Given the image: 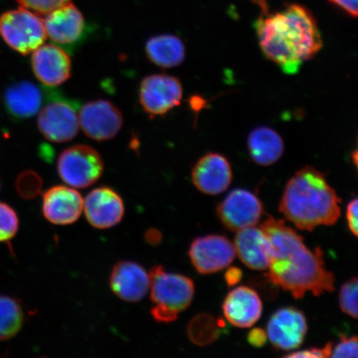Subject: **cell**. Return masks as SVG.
Segmentation results:
<instances>
[{"instance_id":"obj_3","label":"cell","mask_w":358,"mask_h":358,"mask_svg":"<svg viewBox=\"0 0 358 358\" xmlns=\"http://www.w3.org/2000/svg\"><path fill=\"white\" fill-rule=\"evenodd\" d=\"M341 199L323 173L303 167L289 179L279 210L299 229L312 231L320 226H333L341 217Z\"/></svg>"},{"instance_id":"obj_9","label":"cell","mask_w":358,"mask_h":358,"mask_svg":"<svg viewBox=\"0 0 358 358\" xmlns=\"http://www.w3.org/2000/svg\"><path fill=\"white\" fill-rule=\"evenodd\" d=\"M217 216L224 227L232 231L257 226L264 213L262 201L253 192L235 189L217 206Z\"/></svg>"},{"instance_id":"obj_21","label":"cell","mask_w":358,"mask_h":358,"mask_svg":"<svg viewBox=\"0 0 358 358\" xmlns=\"http://www.w3.org/2000/svg\"><path fill=\"white\" fill-rule=\"evenodd\" d=\"M43 101L42 90L28 80L12 84L3 93L4 107L13 120L33 117L41 110Z\"/></svg>"},{"instance_id":"obj_5","label":"cell","mask_w":358,"mask_h":358,"mask_svg":"<svg viewBox=\"0 0 358 358\" xmlns=\"http://www.w3.org/2000/svg\"><path fill=\"white\" fill-rule=\"evenodd\" d=\"M57 171L67 185L87 189L99 180L104 171V163L99 153L88 145H75L61 154Z\"/></svg>"},{"instance_id":"obj_11","label":"cell","mask_w":358,"mask_h":358,"mask_svg":"<svg viewBox=\"0 0 358 358\" xmlns=\"http://www.w3.org/2000/svg\"><path fill=\"white\" fill-rule=\"evenodd\" d=\"M79 125L89 138L110 141L123 127V115L113 103L106 100L89 101L79 114Z\"/></svg>"},{"instance_id":"obj_7","label":"cell","mask_w":358,"mask_h":358,"mask_svg":"<svg viewBox=\"0 0 358 358\" xmlns=\"http://www.w3.org/2000/svg\"><path fill=\"white\" fill-rule=\"evenodd\" d=\"M182 86L173 76L155 74L143 79L140 92V103L143 110L151 118L166 115L180 105Z\"/></svg>"},{"instance_id":"obj_28","label":"cell","mask_w":358,"mask_h":358,"mask_svg":"<svg viewBox=\"0 0 358 358\" xmlns=\"http://www.w3.org/2000/svg\"><path fill=\"white\" fill-rule=\"evenodd\" d=\"M357 278L349 280L342 286L339 294V306L346 315L357 319Z\"/></svg>"},{"instance_id":"obj_30","label":"cell","mask_w":358,"mask_h":358,"mask_svg":"<svg viewBox=\"0 0 358 358\" xmlns=\"http://www.w3.org/2000/svg\"><path fill=\"white\" fill-rule=\"evenodd\" d=\"M358 343L357 338L355 337L347 338L343 336L341 341H340L337 346L333 348L332 355L330 357H358Z\"/></svg>"},{"instance_id":"obj_32","label":"cell","mask_w":358,"mask_h":358,"mask_svg":"<svg viewBox=\"0 0 358 358\" xmlns=\"http://www.w3.org/2000/svg\"><path fill=\"white\" fill-rule=\"evenodd\" d=\"M151 315L153 319L161 324L172 323L177 320L178 313L169 308L160 306H155L151 310Z\"/></svg>"},{"instance_id":"obj_19","label":"cell","mask_w":358,"mask_h":358,"mask_svg":"<svg viewBox=\"0 0 358 358\" xmlns=\"http://www.w3.org/2000/svg\"><path fill=\"white\" fill-rule=\"evenodd\" d=\"M222 310L231 324L245 329L257 323L262 315L263 306L256 291L240 286L227 294Z\"/></svg>"},{"instance_id":"obj_13","label":"cell","mask_w":358,"mask_h":358,"mask_svg":"<svg viewBox=\"0 0 358 358\" xmlns=\"http://www.w3.org/2000/svg\"><path fill=\"white\" fill-rule=\"evenodd\" d=\"M43 24L49 38L65 49L76 46L87 33L83 13L71 2L47 13Z\"/></svg>"},{"instance_id":"obj_34","label":"cell","mask_w":358,"mask_h":358,"mask_svg":"<svg viewBox=\"0 0 358 358\" xmlns=\"http://www.w3.org/2000/svg\"><path fill=\"white\" fill-rule=\"evenodd\" d=\"M267 340V334L265 330L261 328L253 329L250 331L248 335V341L255 348H262L265 346Z\"/></svg>"},{"instance_id":"obj_35","label":"cell","mask_w":358,"mask_h":358,"mask_svg":"<svg viewBox=\"0 0 358 358\" xmlns=\"http://www.w3.org/2000/svg\"><path fill=\"white\" fill-rule=\"evenodd\" d=\"M243 273L241 268L232 266L228 268L225 273V280L229 287L238 285L243 279Z\"/></svg>"},{"instance_id":"obj_29","label":"cell","mask_w":358,"mask_h":358,"mask_svg":"<svg viewBox=\"0 0 358 358\" xmlns=\"http://www.w3.org/2000/svg\"><path fill=\"white\" fill-rule=\"evenodd\" d=\"M22 7L38 15H47L56 8L71 2V0H16Z\"/></svg>"},{"instance_id":"obj_1","label":"cell","mask_w":358,"mask_h":358,"mask_svg":"<svg viewBox=\"0 0 358 358\" xmlns=\"http://www.w3.org/2000/svg\"><path fill=\"white\" fill-rule=\"evenodd\" d=\"M259 227L270 241V264L265 275L268 281L296 299L307 292L320 296L334 291V275L326 268L320 246L313 252L302 236L273 217H268Z\"/></svg>"},{"instance_id":"obj_12","label":"cell","mask_w":358,"mask_h":358,"mask_svg":"<svg viewBox=\"0 0 358 358\" xmlns=\"http://www.w3.org/2000/svg\"><path fill=\"white\" fill-rule=\"evenodd\" d=\"M308 324L306 316L296 308H282L268 320L267 338L276 349L291 351L298 348L306 338Z\"/></svg>"},{"instance_id":"obj_10","label":"cell","mask_w":358,"mask_h":358,"mask_svg":"<svg viewBox=\"0 0 358 358\" xmlns=\"http://www.w3.org/2000/svg\"><path fill=\"white\" fill-rule=\"evenodd\" d=\"M189 255L192 266L203 275L224 270L236 256L234 243L220 235L198 237L192 241Z\"/></svg>"},{"instance_id":"obj_8","label":"cell","mask_w":358,"mask_h":358,"mask_svg":"<svg viewBox=\"0 0 358 358\" xmlns=\"http://www.w3.org/2000/svg\"><path fill=\"white\" fill-rule=\"evenodd\" d=\"M79 117L73 102L55 97L40 112L39 131L47 140L64 143L73 140L79 129Z\"/></svg>"},{"instance_id":"obj_4","label":"cell","mask_w":358,"mask_h":358,"mask_svg":"<svg viewBox=\"0 0 358 358\" xmlns=\"http://www.w3.org/2000/svg\"><path fill=\"white\" fill-rule=\"evenodd\" d=\"M0 37L13 50L28 55L47 38L43 20L24 7L0 16Z\"/></svg>"},{"instance_id":"obj_6","label":"cell","mask_w":358,"mask_h":358,"mask_svg":"<svg viewBox=\"0 0 358 358\" xmlns=\"http://www.w3.org/2000/svg\"><path fill=\"white\" fill-rule=\"evenodd\" d=\"M150 299L155 306H164L177 313L189 308L194 296V283L189 277L171 274L163 266L151 268Z\"/></svg>"},{"instance_id":"obj_18","label":"cell","mask_w":358,"mask_h":358,"mask_svg":"<svg viewBox=\"0 0 358 358\" xmlns=\"http://www.w3.org/2000/svg\"><path fill=\"white\" fill-rule=\"evenodd\" d=\"M110 286L116 296L122 301L136 303L142 301L150 291V275L136 263L120 262L111 271Z\"/></svg>"},{"instance_id":"obj_31","label":"cell","mask_w":358,"mask_h":358,"mask_svg":"<svg viewBox=\"0 0 358 358\" xmlns=\"http://www.w3.org/2000/svg\"><path fill=\"white\" fill-rule=\"evenodd\" d=\"M333 343H327L324 348H310L308 350L290 353L289 355L285 356V357H317L326 358L330 357L333 351Z\"/></svg>"},{"instance_id":"obj_26","label":"cell","mask_w":358,"mask_h":358,"mask_svg":"<svg viewBox=\"0 0 358 358\" xmlns=\"http://www.w3.org/2000/svg\"><path fill=\"white\" fill-rule=\"evenodd\" d=\"M20 220L15 209L0 201V243L13 238L19 231Z\"/></svg>"},{"instance_id":"obj_33","label":"cell","mask_w":358,"mask_h":358,"mask_svg":"<svg viewBox=\"0 0 358 358\" xmlns=\"http://www.w3.org/2000/svg\"><path fill=\"white\" fill-rule=\"evenodd\" d=\"M358 201L353 199L348 204L347 207V220L349 230L356 237L358 236Z\"/></svg>"},{"instance_id":"obj_36","label":"cell","mask_w":358,"mask_h":358,"mask_svg":"<svg viewBox=\"0 0 358 358\" xmlns=\"http://www.w3.org/2000/svg\"><path fill=\"white\" fill-rule=\"evenodd\" d=\"M352 17L357 16V0H330Z\"/></svg>"},{"instance_id":"obj_25","label":"cell","mask_w":358,"mask_h":358,"mask_svg":"<svg viewBox=\"0 0 358 358\" xmlns=\"http://www.w3.org/2000/svg\"><path fill=\"white\" fill-rule=\"evenodd\" d=\"M24 312L16 299L0 295V341L15 337L24 324Z\"/></svg>"},{"instance_id":"obj_24","label":"cell","mask_w":358,"mask_h":358,"mask_svg":"<svg viewBox=\"0 0 358 358\" xmlns=\"http://www.w3.org/2000/svg\"><path fill=\"white\" fill-rule=\"evenodd\" d=\"M226 329L225 321L217 319L209 313H200L192 319L187 328V335L195 345H211Z\"/></svg>"},{"instance_id":"obj_27","label":"cell","mask_w":358,"mask_h":358,"mask_svg":"<svg viewBox=\"0 0 358 358\" xmlns=\"http://www.w3.org/2000/svg\"><path fill=\"white\" fill-rule=\"evenodd\" d=\"M15 186L22 199H33L41 192L43 182L38 173L25 171L17 178Z\"/></svg>"},{"instance_id":"obj_17","label":"cell","mask_w":358,"mask_h":358,"mask_svg":"<svg viewBox=\"0 0 358 358\" xmlns=\"http://www.w3.org/2000/svg\"><path fill=\"white\" fill-rule=\"evenodd\" d=\"M83 203V196L77 190L64 186L52 187L43 194V216L55 225H71L82 215Z\"/></svg>"},{"instance_id":"obj_22","label":"cell","mask_w":358,"mask_h":358,"mask_svg":"<svg viewBox=\"0 0 358 358\" xmlns=\"http://www.w3.org/2000/svg\"><path fill=\"white\" fill-rule=\"evenodd\" d=\"M248 150L254 162L261 166H270L284 154L283 138L274 129L262 127L254 129L248 140Z\"/></svg>"},{"instance_id":"obj_16","label":"cell","mask_w":358,"mask_h":358,"mask_svg":"<svg viewBox=\"0 0 358 358\" xmlns=\"http://www.w3.org/2000/svg\"><path fill=\"white\" fill-rule=\"evenodd\" d=\"M192 179L196 189L205 194H222L232 181L231 164L221 154L205 155L192 169Z\"/></svg>"},{"instance_id":"obj_15","label":"cell","mask_w":358,"mask_h":358,"mask_svg":"<svg viewBox=\"0 0 358 358\" xmlns=\"http://www.w3.org/2000/svg\"><path fill=\"white\" fill-rule=\"evenodd\" d=\"M31 65L35 77L46 87H57L71 74V62L64 48L42 45L33 52Z\"/></svg>"},{"instance_id":"obj_37","label":"cell","mask_w":358,"mask_h":358,"mask_svg":"<svg viewBox=\"0 0 358 358\" xmlns=\"http://www.w3.org/2000/svg\"><path fill=\"white\" fill-rule=\"evenodd\" d=\"M145 239L148 244L158 245L163 240V235L159 230L150 228L145 232Z\"/></svg>"},{"instance_id":"obj_14","label":"cell","mask_w":358,"mask_h":358,"mask_svg":"<svg viewBox=\"0 0 358 358\" xmlns=\"http://www.w3.org/2000/svg\"><path fill=\"white\" fill-rule=\"evenodd\" d=\"M87 221L97 229H108L122 222L124 215V201L110 187H101L92 190L83 203Z\"/></svg>"},{"instance_id":"obj_23","label":"cell","mask_w":358,"mask_h":358,"mask_svg":"<svg viewBox=\"0 0 358 358\" xmlns=\"http://www.w3.org/2000/svg\"><path fill=\"white\" fill-rule=\"evenodd\" d=\"M148 59L163 69H173L182 64L186 49L182 40L176 35L155 36L148 40L145 46Z\"/></svg>"},{"instance_id":"obj_20","label":"cell","mask_w":358,"mask_h":358,"mask_svg":"<svg viewBox=\"0 0 358 358\" xmlns=\"http://www.w3.org/2000/svg\"><path fill=\"white\" fill-rule=\"evenodd\" d=\"M234 245L236 254L246 267L254 271H267L271 245L261 227H250L237 231Z\"/></svg>"},{"instance_id":"obj_2","label":"cell","mask_w":358,"mask_h":358,"mask_svg":"<svg viewBox=\"0 0 358 358\" xmlns=\"http://www.w3.org/2000/svg\"><path fill=\"white\" fill-rule=\"evenodd\" d=\"M256 29L262 52L285 74L297 73L323 48L315 17L297 4L280 12H265L257 20Z\"/></svg>"}]
</instances>
